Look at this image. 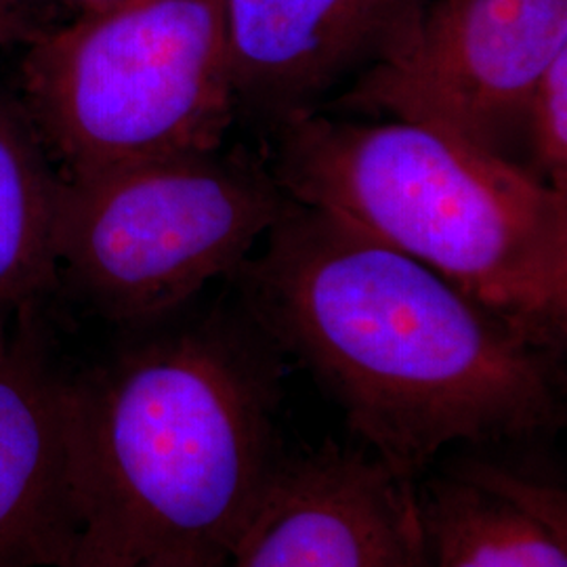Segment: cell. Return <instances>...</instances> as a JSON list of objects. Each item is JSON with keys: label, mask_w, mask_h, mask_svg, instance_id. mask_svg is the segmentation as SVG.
<instances>
[{"label": "cell", "mask_w": 567, "mask_h": 567, "mask_svg": "<svg viewBox=\"0 0 567 567\" xmlns=\"http://www.w3.org/2000/svg\"><path fill=\"white\" fill-rule=\"evenodd\" d=\"M25 93L61 175L224 147L225 0H128L32 39Z\"/></svg>", "instance_id": "4"}, {"label": "cell", "mask_w": 567, "mask_h": 567, "mask_svg": "<svg viewBox=\"0 0 567 567\" xmlns=\"http://www.w3.org/2000/svg\"><path fill=\"white\" fill-rule=\"evenodd\" d=\"M11 313L7 311H0V360L4 358L9 343H11V334H13V328H11Z\"/></svg>", "instance_id": "15"}, {"label": "cell", "mask_w": 567, "mask_h": 567, "mask_svg": "<svg viewBox=\"0 0 567 567\" xmlns=\"http://www.w3.org/2000/svg\"><path fill=\"white\" fill-rule=\"evenodd\" d=\"M274 344L213 316L72 370V567H227L286 465Z\"/></svg>", "instance_id": "2"}, {"label": "cell", "mask_w": 567, "mask_h": 567, "mask_svg": "<svg viewBox=\"0 0 567 567\" xmlns=\"http://www.w3.org/2000/svg\"><path fill=\"white\" fill-rule=\"evenodd\" d=\"M30 311H21L0 360V567H72V368L58 360Z\"/></svg>", "instance_id": "8"}, {"label": "cell", "mask_w": 567, "mask_h": 567, "mask_svg": "<svg viewBox=\"0 0 567 567\" xmlns=\"http://www.w3.org/2000/svg\"><path fill=\"white\" fill-rule=\"evenodd\" d=\"M60 2L65 7H72L79 16H89V13H102L107 9H114L128 0H60Z\"/></svg>", "instance_id": "14"}, {"label": "cell", "mask_w": 567, "mask_h": 567, "mask_svg": "<svg viewBox=\"0 0 567 567\" xmlns=\"http://www.w3.org/2000/svg\"><path fill=\"white\" fill-rule=\"evenodd\" d=\"M264 240L231 276L244 316L400 477L416 482L447 450L519 444L561 425V355L431 267L290 198Z\"/></svg>", "instance_id": "1"}, {"label": "cell", "mask_w": 567, "mask_h": 567, "mask_svg": "<svg viewBox=\"0 0 567 567\" xmlns=\"http://www.w3.org/2000/svg\"><path fill=\"white\" fill-rule=\"evenodd\" d=\"M227 567H421L414 482L365 447L286 461Z\"/></svg>", "instance_id": "7"}, {"label": "cell", "mask_w": 567, "mask_h": 567, "mask_svg": "<svg viewBox=\"0 0 567 567\" xmlns=\"http://www.w3.org/2000/svg\"><path fill=\"white\" fill-rule=\"evenodd\" d=\"M58 187L37 124L0 102V311L32 309L55 278Z\"/></svg>", "instance_id": "11"}, {"label": "cell", "mask_w": 567, "mask_h": 567, "mask_svg": "<svg viewBox=\"0 0 567 567\" xmlns=\"http://www.w3.org/2000/svg\"><path fill=\"white\" fill-rule=\"evenodd\" d=\"M37 34L23 13L21 0H0V47L32 41Z\"/></svg>", "instance_id": "13"}, {"label": "cell", "mask_w": 567, "mask_h": 567, "mask_svg": "<svg viewBox=\"0 0 567 567\" xmlns=\"http://www.w3.org/2000/svg\"><path fill=\"white\" fill-rule=\"evenodd\" d=\"M421 567H567V494L494 461H437L414 482Z\"/></svg>", "instance_id": "10"}, {"label": "cell", "mask_w": 567, "mask_h": 567, "mask_svg": "<svg viewBox=\"0 0 567 567\" xmlns=\"http://www.w3.org/2000/svg\"><path fill=\"white\" fill-rule=\"evenodd\" d=\"M425 0H225L236 112L271 128L377 60Z\"/></svg>", "instance_id": "9"}, {"label": "cell", "mask_w": 567, "mask_h": 567, "mask_svg": "<svg viewBox=\"0 0 567 567\" xmlns=\"http://www.w3.org/2000/svg\"><path fill=\"white\" fill-rule=\"evenodd\" d=\"M286 204L243 147L60 175L55 276L110 322L156 324L234 276Z\"/></svg>", "instance_id": "5"}, {"label": "cell", "mask_w": 567, "mask_h": 567, "mask_svg": "<svg viewBox=\"0 0 567 567\" xmlns=\"http://www.w3.org/2000/svg\"><path fill=\"white\" fill-rule=\"evenodd\" d=\"M527 173L567 194V51L547 68L527 110L524 131Z\"/></svg>", "instance_id": "12"}, {"label": "cell", "mask_w": 567, "mask_h": 567, "mask_svg": "<svg viewBox=\"0 0 567 567\" xmlns=\"http://www.w3.org/2000/svg\"><path fill=\"white\" fill-rule=\"evenodd\" d=\"M271 131L269 168L290 200L358 225L564 353L567 194L421 124L309 112Z\"/></svg>", "instance_id": "3"}, {"label": "cell", "mask_w": 567, "mask_h": 567, "mask_svg": "<svg viewBox=\"0 0 567 567\" xmlns=\"http://www.w3.org/2000/svg\"><path fill=\"white\" fill-rule=\"evenodd\" d=\"M564 51L567 0H425L337 105L515 163L536 84Z\"/></svg>", "instance_id": "6"}]
</instances>
